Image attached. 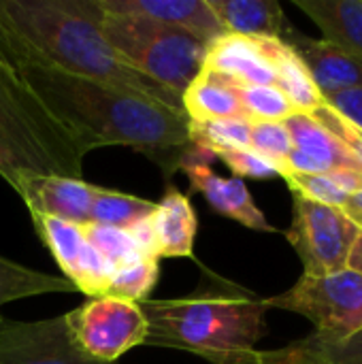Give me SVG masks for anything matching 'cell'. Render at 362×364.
<instances>
[{"label":"cell","instance_id":"e575fe53","mask_svg":"<svg viewBox=\"0 0 362 364\" xmlns=\"http://www.w3.org/2000/svg\"><path fill=\"white\" fill-rule=\"evenodd\" d=\"M341 211L358 226L362 230V188L358 192H354V194H350L348 196V200H346V205L341 207Z\"/></svg>","mask_w":362,"mask_h":364},{"label":"cell","instance_id":"277c9868","mask_svg":"<svg viewBox=\"0 0 362 364\" xmlns=\"http://www.w3.org/2000/svg\"><path fill=\"white\" fill-rule=\"evenodd\" d=\"M94 147L62 124L0 55V177L15 188L21 175L83 179Z\"/></svg>","mask_w":362,"mask_h":364},{"label":"cell","instance_id":"9a60e30c","mask_svg":"<svg viewBox=\"0 0 362 364\" xmlns=\"http://www.w3.org/2000/svg\"><path fill=\"white\" fill-rule=\"evenodd\" d=\"M203 70L226 77L235 83L245 85H275V73L271 62L265 58L258 41L222 34L207 45Z\"/></svg>","mask_w":362,"mask_h":364},{"label":"cell","instance_id":"1f68e13d","mask_svg":"<svg viewBox=\"0 0 362 364\" xmlns=\"http://www.w3.org/2000/svg\"><path fill=\"white\" fill-rule=\"evenodd\" d=\"M260 364H329L316 350L309 337L294 341L282 350L260 352Z\"/></svg>","mask_w":362,"mask_h":364},{"label":"cell","instance_id":"d6986e66","mask_svg":"<svg viewBox=\"0 0 362 364\" xmlns=\"http://www.w3.org/2000/svg\"><path fill=\"white\" fill-rule=\"evenodd\" d=\"M324 41L362 60V0H294Z\"/></svg>","mask_w":362,"mask_h":364},{"label":"cell","instance_id":"ffe728a7","mask_svg":"<svg viewBox=\"0 0 362 364\" xmlns=\"http://www.w3.org/2000/svg\"><path fill=\"white\" fill-rule=\"evenodd\" d=\"M181 109L188 122L247 119L243 107L226 77L201 70L181 94Z\"/></svg>","mask_w":362,"mask_h":364},{"label":"cell","instance_id":"4316f807","mask_svg":"<svg viewBox=\"0 0 362 364\" xmlns=\"http://www.w3.org/2000/svg\"><path fill=\"white\" fill-rule=\"evenodd\" d=\"M85 239L87 243L113 267L119 269L124 264H130L139 258H145L139 247L134 245L132 237L128 235V230L122 228H113V226H102V224H92L87 222L83 226Z\"/></svg>","mask_w":362,"mask_h":364},{"label":"cell","instance_id":"83f0119b","mask_svg":"<svg viewBox=\"0 0 362 364\" xmlns=\"http://www.w3.org/2000/svg\"><path fill=\"white\" fill-rule=\"evenodd\" d=\"M294 196L320 203L326 207L341 209L348 200V192L331 175H303V173H284L282 175Z\"/></svg>","mask_w":362,"mask_h":364},{"label":"cell","instance_id":"4dcf8cb0","mask_svg":"<svg viewBox=\"0 0 362 364\" xmlns=\"http://www.w3.org/2000/svg\"><path fill=\"white\" fill-rule=\"evenodd\" d=\"M324 130H329L358 162L362 164V130L354 126L348 117H344L339 111H335L331 105L322 102L318 109L309 113Z\"/></svg>","mask_w":362,"mask_h":364},{"label":"cell","instance_id":"d590c367","mask_svg":"<svg viewBox=\"0 0 362 364\" xmlns=\"http://www.w3.org/2000/svg\"><path fill=\"white\" fill-rule=\"evenodd\" d=\"M348 269H352L354 273L362 275V230L361 235H358V239H356V243H354V247H352V252H350Z\"/></svg>","mask_w":362,"mask_h":364},{"label":"cell","instance_id":"7a4b0ae2","mask_svg":"<svg viewBox=\"0 0 362 364\" xmlns=\"http://www.w3.org/2000/svg\"><path fill=\"white\" fill-rule=\"evenodd\" d=\"M102 17L98 0H0V55L36 60L181 109L175 92L119 60L102 34Z\"/></svg>","mask_w":362,"mask_h":364},{"label":"cell","instance_id":"2e32d148","mask_svg":"<svg viewBox=\"0 0 362 364\" xmlns=\"http://www.w3.org/2000/svg\"><path fill=\"white\" fill-rule=\"evenodd\" d=\"M151 222L158 241V258H194L198 218L186 194L173 186L166 188L164 196L156 203Z\"/></svg>","mask_w":362,"mask_h":364},{"label":"cell","instance_id":"484cf974","mask_svg":"<svg viewBox=\"0 0 362 364\" xmlns=\"http://www.w3.org/2000/svg\"><path fill=\"white\" fill-rule=\"evenodd\" d=\"M160 277V262L156 258H139L130 264L115 269L107 294L128 303H141L147 299Z\"/></svg>","mask_w":362,"mask_h":364},{"label":"cell","instance_id":"44dd1931","mask_svg":"<svg viewBox=\"0 0 362 364\" xmlns=\"http://www.w3.org/2000/svg\"><path fill=\"white\" fill-rule=\"evenodd\" d=\"M30 215H32L36 235L41 237L45 247L55 258L58 267L64 273V279L75 284L79 269L85 260V252L90 247L85 232H83V226L73 224V222H64L58 218L41 215V213H30Z\"/></svg>","mask_w":362,"mask_h":364},{"label":"cell","instance_id":"5bb4252c","mask_svg":"<svg viewBox=\"0 0 362 364\" xmlns=\"http://www.w3.org/2000/svg\"><path fill=\"white\" fill-rule=\"evenodd\" d=\"M98 2L105 13L147 17L151 21L190 32L205 43H211L222 34H226L207 0H98Z\"/></svg>","mask_w":362,"mask_h":364},{"label":"cell","instance_id":"e0dca14e","mask_svg":"<svg viewBox=\"0 0 362 364\" xmlns=\"http://www.w3.org/2000/svg\"><path fill=\"white\" fill-rule=\"evenodd\" d=\"M226 34L247 38H284L290 28L277 0H207Z\"/></svg>","mask_w":362,"mask_h":364},{"label":"cell","instance_id":"ba28073f","mask_svg":"<svg viewBox=\"0 0 362 364\" xmlns=\"http://www.w3.org/2000/svg\"><path fill=\"white\" fill-rule=\"evenodd\" d=\"M292 203V224L286 239L303 262V275H329L348 269L361 228L341 209L294 194Z\"/></svg>","mask_w":362,"mask_h":364},{"label":"cell","instance_id":"9c48e42d","mask_svg":"<svg viewBox=\"0 0 362 364\" xmlns=\"http://www.w3.org/2000/svg\"><path fill=\"white\" fill-rule=\"evenodd\" d=\"M0 364H102L70 339L64 316L43 322H11L0 316Z\"/></svg>","mask_w":362,"mask_h":364},{"label":"cell","instance_id":"3957f363","mask_svg":"<svg viewBox=\"0 0 362 364\" xmlns=\"http://www.w3.org/2000/svg\"><path fill=\"white\" fill-rule=\"evenodd\" d=\"M137 305L147 320L145 346L183 350L211 364H260L256 343L267 333L265 299L207 269L190 296Z\"/></svg>","mask_w":362,"mask_h":364},{"label":"cell","instance_id":"d6a6232c","mask_svg":"<svg viewBox=\"0 0 362 364\" xmlns=\"http://www.w3.org/2000/svg\"><path fill=\"white\" fill-rule=\"evenodd\" d=\"M309 339L329 364H362V331L341 343L331 346L320 343L314 335H309Z\"/></svg>","mask_w":362,"mask_h":364},{"label":"cell","instance_id":"d4e9b609","mask_svg":"<svg viewBox=\"0 0 362 364\" xmlns=\"http://www.w3.org/2000/svg\"><path fill=\"white\" fill-rule=\"evenodd\" d=\"M230 85L250 122H284L294 113V107L277 85H245L235 81Z\"/></svg>","mask_w":362,"mask_h":364},{"label":"cell","instance_id":"603a6c76","mask_svg":"<svg viewBox=\"0 0 362 364\" xmlns=\"http://www.w3.org/2000/svg\"><path fill=\"white\" fill-rule=\"evenodd\" d=\"M154 211H156L154 200L139 198V196H132V194L113 192V190H107V188H96L94 203H92V209H90V222L128 230L137 222L154 215Z\"/></svg>","mask_w":362,"mask_h":364},{"label":"cell","instance_id":"4fadbf2b","mask_svg":"<svg viewBox=\"0 0 362 364\" xmlns=\"http://www.w3.org/2000/svg\"><path fill=\"white\" fill-rule=\"evenodd\" d=\"M284 41L299 53L322 98L362 87V60L352 53L324 38H312L292 26L286 30Z\"/></svg>","mask_w":362,"mask_h":364},{"label":"cell","instance_id":"6da1fadb","mask_svg":"<svg viewBox=\"0 0 362 364\" xmlns=\"http://www.w3.org/2000/svg\"><path fill=\"white\" fill-rule=\"evenodd\" d=\"M9 64L43 105L94 149L124 145L154 160L164 175L179 171L190 145L188 117L181 109L36 60H13Z\"/></svg>","mask_w":362,"mask_h":364},{"label":"cell","instance_id":"cb8c5ba5","mask_svg":"<svg viewBox=\"0 0 362 364\" xmlns=\"http://www.w3.org/2000/svg\"><path fill=\"white\" fill-rule=\"evenodd\" d=\"M250 119H211V122H188V141L211 156L224 149L250 147Z\"/></svg>","mask_w":362,"mask_h":364},{"label":"cell","instance_id":"7c38bea8","mask_svg":"<svg viewBox=\"0 0 362 364\" xmlns=\"http://www.w3.org/2000/svg\"><path fill=\"white\" fill-rule=\"evenodd\" d=\"M98 186L83 179L55 177V175H21L15 192L21 196L30 213H41L85 226Z\"/></svg>","mask_w":362,"mask_h":364},{"label":"cell","instance_id":"8992f818","mask_svg":"<svg viewBox=\"0 0 362 364\" xmlns=\"http://www.w3.org/2000/svg\"><path fill=\"white\" fill-rule=\"evenodd\" d=\"M267 309L307 318L320 343H341L362 331V275L344 269L329 275H301L284 294L265 299Z\"/></svg>","mask_w":362,"mask_h":364},{"label":"cell","instance_id":"52a82bcc","mask_svg":"<svg viewBox=\"0 0 362 364\" xmlns=\"http://www.w3.org/2000/svg\"><path fill=\"white\" fill-rule=\"evenodd\" d=\"M73 343L92 360L115 364L128 350L145 346L147 320L137 303L113 296L87 299L64 314Z\"/></svg>","mask_w":362,"mask_h":364},{"label":"cell","instance_id":"8fae6325","mask_svg":"<svg viewBox=\"0 0 362 364\" xmlns=\"http://www.w3.org/2000/svg\"><path fill=\"white\" fill-rule=\"evenodd\" d=\"M284 126L288 128L292 141V151L286 158L284 173H303V175L362 173L361 162L309 113L294 111L288 119H284Z\"/></svg>","mask_w":362,"mask_h":364},{"label":"cell","instance_id":"30bf717a","mask_svg":"<svg viewBox=\"0 0 362 364\" xmlns=\"http://www.w3.org/2000/svg\"><path fill=\"white\" fill-rule=\"evenodd\" d=\"M211 160L213 156L209 151L196 145H188L179 171L186 173V177L192 183V190L203 194V198L220 215L230 218L241 226L258 232H277V228L267 220V215L254 203L245 181L237 177H220L209 166Z\"/></svg>","mask_w":362,"mask_h":364},{"label":"cell","instance_id":"5b68a950","mask_svg":"<svg viewBox=\"0 0 362 364\" xmlns=\"http://www.w3.org/2000/svg\"><path fill=\"white\" fill-rule=\"evenodd\" d=\"M102 34L119 60L179 98L203 70L209 45L190 32L137 15L105 13Z\"/></svg>","mask_w":362,"mask_h":364},{"label":"cell","instance_id":"7402d4cb","mask_svg":"<svg viewBox=\"0 0 362 364\" xmlns=\"http://www.w3.org/2000/svg\"><path fill=\"white\" fill-rule=\"evenodd\" d=\"M53 292H77V290L64 277L32 271L0 256V307L26 296L53 294Z\"/></svg>","mask_w":362,"mask_h":364},{"label":"cell","instance_id":"f546056e","mask_svg":"<svg viewBox=\"0 0 362 364\" xmlns=\"http://www.w3.org/2000/svg\"><path fill=\"white\" fill-rule=\"evenodd\" d=\"M213 158L222 160L237 179H273L282 175V168L271 162L269 158L256 154L254 149L245 147V149H224V151H215Z\"/></svg>","mask_w":362,"mask_h":364},{"label":"cell","instance_id":"ac0fdd59","mask_svg":"<svg viewBox=\"0 0 362 364\" xmlns=\"http://www.w3.org/2000/svg\"><path fill=\"white\" fill-rule=\"evenodd\" d=\"M258 45L273 66L275 85L284 92L294 111L312 113L324 102L307 66L284 38H258Z\"/></svg>","mask_w":362,"mask_h":364},{"label":"cell","instance_id":"836d02e7","mask_svg":"<svg viewBox=\"0 0 362 364\" xmlns=\"http://www.w3.org/2000/svg\"><path fill=\"white\" fill-rule=\"evenodd\" d=\"M324 102L331 105L335 111H339L344 117H348L354 126L362 130V87L324 96Z\"/></svg>","mask_w":362,"mask_h":364},{"label":"cell","instance_id":"f1b7e54d","mask_svg":"<svg viewBox=\"0 0 362 364\" xmlns=\"http://www.w3.org/2000/svg\"><path fill=\"white\" fill-rule=\"evenodd\" d=\"M250 149L275 162L282 173L286 158L292 151V141L284 122H252L250 128ZM282 177V175H280Z\"/></svg>","mask_w":362,"mask_h":364}]
</instances>
